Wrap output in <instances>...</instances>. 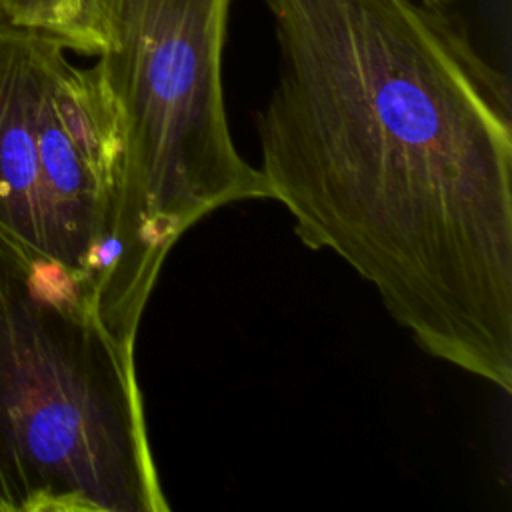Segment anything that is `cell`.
Returning a JSON list of instances; mask_svg holds the SVG:
<instances>
[{
  "label": "cell",
  "mask_w": 512,
  "mask_h": 512,
  "mask_svg": "<svg viewBox=\"0 0 512 512\" xmlns=\"http://www.w3.org/2000/svg\"><path fill=\"white\" fill-rule=\"evenodd\" d=\"M268 198L430 356L512 390L510 82L422 0H264Z\"/></svg>",
  "instance_id": "1"
},
{
  "label": "cell",
  "mask_w": 512,
  "mask_h": 512,
  "mask_svg": "<svg viewBox=\"0 0 512 512\" xmlns=\"http://www.w3.org/2000/svg\"><path fill=\"white\" fill-rule=\"evenodd\" d=\"M230 0H100L94 70L110 98L118 186L94 280L104 326L134 348L170 248L204 216L268 198L230 136L222 52Z\"/></svg>",
  "instance_id": "2"
},
{
  "label": "cell",
  "mask_w": 512,
  "mask_h": 512,
  "mask_svg": "<svg viewBox=\"0 0 512 512\" xmlns=\"http://www.w3.org/2000/svg\"><path fill=\"white\" fill-rule=\"evenodd\" d=\"M134 348L92 286L0 240V512H164Z\"/></svg>",
  "instance_id": "3"
},
{
  "label": "cell",
  "mask_w": 512,
  "mask_h": 512,
  "mask_svg": "<svg viewBox=\"0 0 512 512\" xmlns=\"http://www.w3.org/2000/svg\"><path fill=\"white\" fill-rule=\"evenodd\" d=\"M0 22V240L94 288L114 216L120 140L94 70Z\"/></svg>",
  "instance_id": "4"
},
{
  "label": "cell",
  "mask_w": 512,
  "mask_h": 512,
  "mask_svg": "<svg viewBox=\"0 0 512 512\" xmlns=\"http://www.w3.org/2000/svg\"><path fill=\"white\" fill-rule=\"evenodd\" d=\"M0 22L52 36L74 52L96 56L102 48L100 0H0Z\"/></svg>",
  "instance_id": "5"
},
{
  "label": "cell",
  "mask_w": 512,
  "mask_h": 512,
  "mask_svg": "<svg viewBox=\"0 0 512 512\" xmlns=\"http://www.w3.org/2000/svg\"><path fill=\"white\" fill-rule=\"evenodd\" d=\"M424 4H430V6H436V8H448L454 0H422Z\"/></svg>",
  "instance_id": "6"
}]
</instances>
